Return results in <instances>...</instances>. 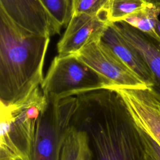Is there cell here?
I'll return each instance as SVG.
<instances>
[{
  "mask_svg": "<svg viewBox=\"0 0 160 160\" xmlns=\"http://www.w3.org/2000/svg\"><path fill=\"white\" fill-rule=\"evenodd\" d=\"M76 97L71 124L86 132L91 160H146L139 129L117 91L102 89Z\"/></svg>",
  "mask_w": 160,
  "mask_h": 160,
  "instance_id": "6da1fadb",
  "label": "cell"
},
{
  "mask_svg": "<svg viewBox=\"0 0 160 160\" xmlns=\"http://www.w3.org/2000/svg\"><path fill=\"white\" fill-rule=\"evenodd\" d=\"M50 38L24 31L0 9L1 103H14L41 85Z\"/></svg>",
  "mask_w": 160,
  "mask_h": 160,
  "instance_id": "7a4b0ae2",
  "label": "cell"
},
{
  "mask_svg": "<svg viewBox=\"0 0 160 160\" xmlns=\"http://www.w3.org/2000/svg\"><path fill=\"white\" fill-rule=\"evenodd\" d=\"M48 103L40 86L14 103H1L0 148L17 160H29L38 122Z\"/></svg>",
  "mask_w": 160,
  "mask_h": 160,
  "instance_id": "3957f363",
  "label": "cell"
},
{
  "mask_svg": "<svg viewBox=\"0 0 160 160\" xmlns=\"http://www.w3.org/2000/svg\"><path fill=\"white\" fill-rule=\"evenodd\" d=\"M48 101L107 89L105 81L75 54L57 55L40 86Z\"/></svg>",
  "mask_w": 160,
  "mask_h": 160,
  "instance_id": "277c9868",
  "label": "cell"
},
{
  "mask_svg": "<svg viewBox=\"0 0 160 160\" xmlns=\"http://www.w3.org/2000/svg\"><path fill=\"white\" fill-rule=\"evenodd\" d=\"M77 106L76 96L49 101L38 122L29 160H60Z\"/></svg>",
  "mask_w": 160,
  "mask_h": 160,
  "instance_id": "5b68a950",
  "label": "cell"
},
{
  "mask_svg": "<svg viewBox=\"0 0 160 160\" xmlns=\"http://www.w3.org/2000/svg\"><path fill=\"white\" fill-rule=\"evenodd\" d=\"M75 54L105 81L107 89L148 86L102 39L86 45Z\"/></svg>",
  "mask_w": 160,
  "mask_h": 160,
  "instance_id": "8992f818",
  "label": "cell"
},
{
  "mask_svg": "<svg viewBox=\"0 0 160 160\" xmlns=\"http://www.w3.org/2000/svg\"><path fill=\"white\" fill-rule=\"evenodd\" d=\"M136 125L160 146V98L149 86L115 89Z\"/></svg>",
  "mask_w": 160,
  "mask_h": 160,
  "instance_id": "52a82bcc",
  "label": "cell"
},
{
  "mask_svg": "<svg viewBox=\"0 0 160 160\" xmlns=\"http://www.w3.org/2000/svg\"><path fill=\"white\" fill-rule=\"evenodd\" d=\"M0 9L14 23L28 32L51 37L60 32L61 28L41 0H0Z\"/></svg>",
  "mask_w": 160,
  "mask_h": 160,
  "instance_id": "ba28073f",
  "label": "cell"
},
{
  "mask_svg": "<svg viewBox=\"0 0 160 160\" xmlns=\"http://www.w3.org/2000/svg\"><path fill=\"white\" fill-rule=\"evenodd\" d=\"M109 23L107 13L73 14L57 44L58 55L75 54L86 45L101 39Z\"/></svg>",
  "mask_w": 160,
  "mask_h": 160,
  "instance_id": "9c48e42d",
  "label": "cell"
},
{
  "mask_svg": "<svg viewBox=\"0 0 160 160\" xmlns=\"http://www.w3.org/2000/svg\"><path fill=\"white\" fill-rule=\"evenodd\" d=\"M114 23L124 38L146 62L153 78V84L150 88L160 98V38L141 31L124 21Z\"/></svg>",
  "mask_w": 160,
  "mask_h": 160,
  "instance_id": "30bf717a",
  "label": "cell"
},
{
  "mask_svg": "<svg viewBox=\"0 0 160 160\" xmlns=\"http://www.w3.org/2000/svg\"><path fill=\"white\" fill-rule=\"evenodd\" d=\"M101 39L148 86H152V76L146 62L137 50L121 35L114 22H109Z\"/></svg>",
  "mask_w": 160,
  "mask_h": 160,
  "instance_id": "8fae6325",
  "label": "cell"
},
{
  "mask_svg": "<svg viewBox=\"0 0 160 160\" xmlns=\"http://www.w3.org/2000/svg\"><path fill=\"white\" fill-rule=\"evenodd\" d=\"M92 151L86 132L71 124L62 148L60 160H91Z\"/></svg>",
  "mask_w": 160,
  "mask_h": 160,
  "instance_id": "7c38bea8",
  "label": "cell"
},
{
  "mask_svg": "<svg viewBox=\"0 0 160 160\" xmlns=\"http://www.w3.org/2000/svg\"><path fill=\"white\" fill-rule=\"evenodd\" d=\"M159 14L160 7L151 3L121 21H124L141 31L155 36L158 35L155 28Z\"/></svg>",
  "mask_w": 160,
  "mask_h": 160,
  "instance_id": "4fadbf2b",
  "label": "cell"
},
{
  "mask_svg": "<svg viewBox=\"0 0 160 160\" xmlns=\"http://www.w3.org/2000/svg\"><path fill=\"white\" fill-rule=\"evenodd\" d=\"M151 3L149 0H110L107 11L108 19L112 22L122 21Z\"/></svg>",
  "mask_w": 160,
  "mask_h": 160,
  "instance_id": "5bb4252c",
  "label": "cell"
},
{
  "mask_svg": "<svg viewBox=\"0 0 160 160\" xmlns=\"http://www.w3.org/2000/svg\"><path fill=\"white\" fill-rule=\"evenodd\" d=\"M54 21L62 28L68 26L73 14L72 0H41Z\"/></svg>",
  "mask_w": 160,
  "mask_h": 160,
  "instance_id": "9a60e30c",
  "label": "cell"
},
{
  "mask_svg": "<svg viewBox=\"0 0 160 160\" xmlns=\"http://www.w3.org/2000/svg\"><path fill=\"white\" fill-rule=\"evenodd\" d=\"M110 0H72L73 14L107 13Z\"/></svg>",
  "mask_w": 160,
  "mask_h": 160,
  "instance_id": "2e32d148",
  "label": "cell"
},
{
  "mask_svg": "<svg viewBox=\"0 0 160 160\" xmlns=\"http://www.w3.org/2000/svg\"><path fill=\"white\" fill-rule=\"evenodd\" d=\"M138 129L143 140L147 152L154 160H160V146L159 144L145 132L140 129L139 128Z\"/></svg>",
  "mask_w": 160,
  "mask_h": 160,
  "instance_id": "e0dca14e",
  "label": "cell"
},
{
  "mask_svg": "<svg viewBox=\"0 0 160 160\" xmlns=\"http://www.w3.org/2000/svg\"><path fill=\"white\" fill-rule=\"evenodd\" d=\"M0 160H17L5 149L0 148Z\"/></svg>",
  "mask_w": 160,
  "mask_h": 160,
  "instance_id": "ac0fdd59",
  "label": "cell"
},
{
  "mask_svg": "<svg viewBox=\"0 0 160 160\" xmlns=\"http://www.w3.org/2000/svg\"><path fill=\"white\" fill-rule=\"evenodd\" d=\"M155 29H156V31L159 37L160 38V21L159 20V19L157 20Z\"/></svg>",
  "mask_w": 160,
  "mask_h": 160,
  "instance_id": "d6986e66",
  "label": "cell"
},
{
  "mask_svg": "<svg viewBox=\"0 0 160 160\" xmlns=\"http://www.w3.org/2000/svg\"><path fill=\"white\" fill-rule=\"evenodd\" d=\"M149 1L154 5L160 7V0H149Z\"/></svg>",
  "mask_w": 160,
  "mask_h": 160,
  "instance_id": "ffe728a7",
  "label": "cell"
},
{
  "mask_svg": "<svg viewBox=\"0 0 160 160\" xmlns=\"http://www.w3.org/2000/svg\"><path fill=\"white\" fill-rule=\"evenodd\" d=\"M147 152V151H146ZM146 160H154L151 156H149V154L147 152V158H146Z\"/></svg>",
  "mask_w": 160,
  "mask_h": 160,
  "instance_id": "44dd1931",
  "label": "cell"
}]
</instances>
